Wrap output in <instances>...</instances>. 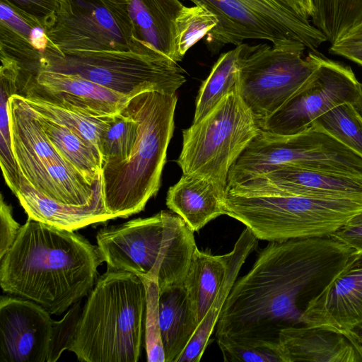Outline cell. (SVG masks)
I'll return each instance as SVG.
<instances>
[{
  "mask_svg": "<svg viewBox=\"0 0 362 362\" xmlns=\"http://www.w3.org/2000/svg\"><path fill=\"white\" fill-rule=\"evenodd\" d=\"M11 146L19 173L37 190L47 167L66 161L46 135L35 112L24 98L12 95L8 101Z\"/></svg>",
  "mask_w": 362,
  "mask_h": 362,
  "instance_id": "cell-18",
  "label": "cell"
},
{
  "mask_svg": "<svg viewBox=\"0 0 362 362\" xmlns=\"http://www.w3.org/2000/svg\"><path fill=\"white\" fill-rule=\"evenodd\" d=\"M215 15L197 5L184 6L175 20V52L177 63L187 51L217 25Z\"/></svg>",
  "mask_w": 362,
  "mask_h": 362,
  "instance_id": "cell-34",
  "label": "cell"
},
{
  "mask_svg": "<svg viewBox=\"0 0 362 362\" xmlns=\"http://www.w3.org/2000/svg\"><path fill=\"white\" fill-rule=\"evenodd\" d=\"M184 6L180 0H129L128 4L138 39L175 62V20Z\"/></svg>",
  "mask_w": 362,
  "mask_h": 362,
  "instance_id": "cell-24",
  "label": "cell"
},
{
  "mask_svg": "<svg viewBox=\"0 0 362 362\" xmlns=\"http://www.w3.org/2000/svg\"><path fill=\"white\" fill-rule=\"evenodd\" d=\"M137 122L127 105L111 118L102 139V168L120 163L129 156L137 136Z\"/></svg>",
  "mask_w": 362,
  "mask_h": 362,
  "instance_id": "cell-31",
  "label": "cell"
},
{
  "mask_svg": "<svg viewBox=\"0 0 362 362\" xmlns=\"http://www.w3.org/2000/svg\"><path fill=\"white\" fill-rule=\"evenodd\" d=\"M312 124L362 156V117L353 104L339 105L317 117Z\"/></svg>",
  "mask_w": 362,
  "mask_h": 362,
  "instance_id": "cell-32",
  "label": "cell"
},
{
  "mask_svg": "<svg viewBox=\"0 0 362 362\" xmlns=\"http://www.w3.org/2000/svg\"><path fill=\"white\" fill-rule=\"evenodd\" d=\"M225 215L261 240L280 242L330 236L362 211V202L300 196H241L226 192Z\"/></svg>",
  "mask_w": 362,
  "mask_h": 362,
  "instance_id": "cell-6",
  "label": "cell"
},
{
  "mask_svg": "<svg viewBox=\"0 0 362 362\" xmlns=\"http://www.w3.org/2000/svg\"><path fill=\"white\" fill-rule=\"evenodd\" d=\"M185 1L209 10L217 18V25L204 39L213 54L245 40H266L278 47L302 43L313 52L327 41L322 32L299 15L287 0Z\"/></svg>",
  "mask_w": 362,
  "mask_h": 362,
  "instance_id": "cell-8",
  "label": "cell"
},
{
  "mask_svg": "<svg viewBox=\"0 0 362 362\" xmlns=\"http://www.w3.org/2000/svg\"><path fill=\"white\" fill-rule=\"evenodd\" d=\"M177 103L176 94L146 91L127 103L138 124L136 141L125 160L101 173L104 206L115 218L141 211L158 192Z\"/></svg>",
  "mask_w": 362,
  "mask_h": 362,
  "instance_id": "cell-4",
  "label": "cell"
},
{
  "mask_svg": "<svg viewBox=\"0 0 362 362\" xmlns=\"http://www.w3.org/2000/svg\"><path fill=\"white\" fill-rule=\"evenodd\" d=\"M21 226L15 221L12 215V207L8 204L1 194L0 199V259L15 242Z\"/></svg>",
  "mask_w": 362,
  "mask_h": 362,
  "instance_id": "cell-38",
  "label": "cell"
},
{
  "mask_svg": "<svg viewBox=\"0 0 362 362\" xmlns=\"http://www.w3.org/2000/svg\"><path fill=\"white\" fill-rule=\"evenodd\" d=\"M313 1V25L322 32L332 45L362 22V0Z\"/></svg>",
  "mask_w": 362,
  "mask_h": 362,
  "instance_id": "cell-29",
  "label": "cell"
},
{
  "mask_svg": "<svg viewBox=\"0 0 362 362\" xmlns=\"http://www.w3.org/2000/svg\"><path fill=\"white\" fill-rule=\"evenodd\" d=\"M291 6L302 17L309 19L314 15L313 0H287Z\"/></svg>",
  "mask_w": 362,
  "mask_h": 362,
  "instance_id": "cell-42",
  "label": "cell"
},
{
  "mask_svg": "<svg viewBox=\"0 0 362 362\" xmlns=\"http://www.w3.org/2000/svg\"><path fill=\"white\" fill-rule=\"evenodd\" d=\"M24 100L37 113L82 136L101 153L102 139L112 117H95L40 100Z\"/></svg>",
  "mask_w": 362,
  "mask_h": 362,
  "instance_id": "cell-30",
  "label": "cell"
},
{
  "mask_svg": "<svg viewBox=\"0 0 362 362\" xmlns=\"http://www.w3.org/2000/svg\"><path fill=\"white\" fill-rule=\"evenodd\" d=\"M247 45L243 42L220 55L200 86L192 123L201 121L228 93L238 88L240 63Z\"/></svg>",
  "mask_w": 362,
  "mask_h": 362,
  "instance_id": "cell-27",
  "label": "cell"
},
{
  "mask_svg": "<svg viewBox=\"0 0 362 362\" xmlns=\"http://www.w3.org/2000/svg\"><path fill=\"white\" fill-rule=\"evenodd\" d=\"M35 113L46 135L57 153L90 184L95 185L101 177L102 173L103 158L100 151L82 136L69 129L36 112Z\"/></svg>",
  "mask_w": 362,
  "mask_h": 362,
  "instance_id": "cell-26",
  "label": "cell"
},
{
  "mask_svg": "<svg viewBox=\"0 0 362 362\" xmlns=\"http://www.w3.org/2000/svg\"><path fill=\"white\" fill-rule=\"evenodd\" d=\"M14 194L29 219L61 229L74 231L90 224L115 218L105 208L103 187L94 202L89 205H67L43 195L20 174L19 189Z\"/></svg>",
  "mask_w": 362,
  "mask_h": 362,
  "instance_id": "cell-20",
  "label": "cell"
},
{
  "mask_svg": "<svg viewBox=\"0 0 362 362\" xmlns=\"http://www.w3.org/2000/svg\"><path fill=\"white\" fill-rule=\"evenodd\" d=\"M146 305L140 277L107 269L90 291L69 351L80 361L137 362L145 347Z\"/></svg>",
  "mask_w": 362,
  "mask_h": 362,
  "instance_id": "cell-3",
  "label": "cell"
},
{
  "mask_svg": "<svg viewBox=\"0 0 362 362\" xmlns=\"http://www.w3.org/2000/svg\"><path fill=\"white\" fill-rule=\"evenodd\" d=\"M362 42V22L349 30L337 42Z\"/></svg>",
  "mask_w": 362,
  "mask_h": 362,
  "instance_id": "cell-43",
  "label": "cell"
},
{
  "mask_svg": "<svg viewBox=\"0 0 362 362\" xmlns=\"http://www.w3.org/2000/svg\"><path fill=\"white\" fill-rule=\"evenodd\" d=\"M304 325L324 326L346 333L362 329V251L354 252L343 269L310 300Z\"/></svg>",
  "mask_w": 362,
  "mask_h": 362,
  "instance_id": "cell-17",
  "label": "cell"
},
{
  "mask_svg": "<svg viewBox=\"0 0 362 362\" xmlns=\"http://www.w3.org/2000/svg\"><path fill=\"white\" fill-rule=\"evenodd\" d=\"M23 11L44 28L56 12L59 0H6Z\"/></svg>",
  "mask_w": 362,
  "mask_h": 362,
  "instance_id": "cell-39",
  "label": "cell"
},
{
  "mask_svg": "<svg viewBox=\"0 0 362 362\" xmlns=\"http://www.w3.org/2000/svg\"><path fill=\"white\" fill-rule=\"evenodd\" d=\"M279 340L287 362H362V340L356 333L300 325L281 329Z\"/></svg>",
  "mask_w": 362,
  "mask_h": 362,
  "instance_id": "cell-19",
  "label": "cell"
},
{
  "mask_svg": "<svg viewBox=\"0 0 362 362\" xmlns=\"http://www.w3.org/2000/svg\"><path fill=\"white\" fill-rule=\"evenodd\" d=\"M241 196H300L362 202V175H349L286 165L227 187Z\"/></svg>",
  "mask_w": 362,
  "mask_h": 362,
  "instance_id": "cell-15",
  "label": "cell"
},
{
  "mask_svg": "<svg viewBox=\"0 0 362 362\" xmlns=\"http://www.w3.org/2000/svg\"><path fill=\"white\" fill-rule=\"evenodd\" d=\"M127 1H129V0H127Z\"/></svg>",
  "mask_w": 362,
  "mask_h": 362,
  "instance_id": "cell-46",
  "label": "cell"
},
{
  "mask_svg": "<svg viewBox=\"0 0 362 362\" xmlns=\"http://www.w3.org/2000/svg\"><path fill=\"white\" fill-rule=\"evenodd\" d=\"M358 334L359 335V337L361 338L362 339V329L358 333Z\"/></svg>",
  "mask_w": 362,
  "mask_h": 362,
  "instance_id": "cell-45",
  "label": "cell"
},
{
  "mask_svg": "<svg viewBox=\"0 0 362 362\" xmlns=\"http://www.w3.org/2000/svg\"><path fill=\"white\" fill-rule=\"evenodd\" d=\"M354 252L330 236L269 242L237 279L215 337L279 340L281 329L304 325L308 305Z\"/></svg>",
  "mask_w": 362,
  "mask_h": 362,
  "instance_id": "cell-1",
  "label": "cell"
},
{
  "mask_svg": "<svg viewBox=\"0 0 362 362\" xmlns=\"http://www.w3.org/2000/svg\"><path fill=\"white\" fill-rule=\"evenodd\" d=\"M0 21L8 25L30 42L33 30L37 25H42L35 19L6 0H0Z\"/></svg>",
  "mask_w": 362,
  "mask_h": 362,
  "instance_id": "cell-37",
  "label": "cell"
},
{
  "mask_svg": "<svg viewBox=\"0 0 362 362\" xmlns=\"http://www.w3.org/2000/svg\"><path fill=\"white\" fill-rule=\"evenodd\" d=\"M238 88L182 131L177 163L183 174L205 177L227 189L230 168L261 129Z\"/></svg>",
  "mask_w": 362,
  "mask_h": 362,
  "instance_id": "cell-9",
  "label": "cell"
},
{
  "mask_svg": "<svg viewBox=\"0 0 362 362\" xmlns=\"http://www.w3.org/2000/svg\"><path fill=\"white\" fill-rule=\"evenodd\" d=\"M0 59V165L6 183L15 194L20 186V173L12 151L8 105L10 98L17 94L18 65L4 55Z\"/></svg>",
  "mask_w": 362,
  "mask_h": 362,
  "instance_id": "cell-28",
  "label": "cell"
},
{
  "mask_svg": "<svg viewBox=\"0 0 362 362\" xmlns=\"http://www.w3.org/2000/svg\"><path fill=\"white\" fill-rule=\"evenodd\" d=\"M54 320L36 303L21 297L0 300V361L47 362Z\"/></svg>",
  "mask_w": 362,
  "mask_h": 362,
  "instance_id": "cell-16",
  "label": "cell"
},
{
  "mask_svg": "<svg viewBox=\"0 0 362 362\" xmlns=\"http://www.w3.org/2000/svg\"><path fill=\"white\" fill-rule=\"evenodd\" d=\"M226 189L197 175L182 174L167 193L168 208L197 232L216 218L225 215Z\"/></svg>",
  "mask_w": 362,
  "mask_h": 362,
  "instance_id": "cell-21",
  "label": "cell"
},
{
  "mask_svg": "<svg viewBox=\"0 0 362 362\" xmlns=\"http://www.w3.org/2000/svg\"><path fill=\"white\" fill-rule=\"evenodd\" d=\"M355 252L362 251V211L354 215L331 235Z\"/></svg>",
  "mask_w": 362,
  "mask_h": 362,
  "instance_id": "cell-40",
  "label": "cell"
},
{
  "mask_svg": "<svg viewBox=\"0 0 362 362\" xmlns=\"http://www.w3.org/2000/svg\"><path fill=\"white\" fill-rule=\"evenodd\" d=\"M103 262L98 245L74 230L28 218L1 259L0 285L61 315L90 293Z\"/></svg>",
  "mask_w": 362,
  "mask_h": 362,
  "instance_id": "cell-2",
  "label": "cell"
},
{
  "mask_svg": "<svg viewBox=\"0 0 362 362\" xmlns=\"http://www.w3.org/2000/svg\"><path fill=\"white\" fill-rule=\"evenodd\" d=\"M194 233L180 216L163 210L102 228L96 240L108 269L156 281L161 291L183 282L197 247Z\"/></svg>",
  "mask_w": 362,
  "mask_h": 362,
  "instance_id": "cell-5",
  "label": "cell"
},
{
  "mask_svg": "<svg viewBox=\"0 0 362 362\" xmlns=\"http://www.w3.org/2000/svg\"><path fill=\"white\" fill-rule=\"evenodd\" d=\"M286 165L362 175V156L311 124L288 136L260 129L230 168L227 187Z\"/></svg>",
  "mask_w": 362,
  "mask_h": 362,
  "instance_id": "cell-10",
  "label": "cell"
},
{
  "mask_svg": "<svg viewBox=\"0 0 362 362\" xmlns=\"http://www.w3.org/2000/svg\"><path fill=\"white\" fill-rule=\"evenodd\" d=\"M258 239L245 227L235 243L232 250L226 253V272L218 293L194 336L176 362H199L215 332L219 315L229 293L238 279L240 269L249 255L258 245Z\"/></svg>",
  "mask_w": 362,
  "mask_h": 362,
  "instance_id": "cell-22",
  "label": "cell"
},
{
  "mask_svg": "<svg viewBox=\"0 0 362 362\" xmlns=\"http://www.w3.org/2000/svg\"><path fill=\"white\" fill-rule=\"evenodd\" d=\"M302 43L278 47L247 44L238 72V90L257 122L281 107L315 73L325 57Z\"/></svg>",
  "mask_w": 362,
  "mask_h": 362,
  "instance_id": "cell-11",
  "label": "cell"
},
{
  "mask_svg": "<svg viewBox=\"0 0 362 362\" xmlns=\"http://www.w3.org/2000/svg\"><path fill=\"white\" fill-rule=\"evenodd\" d=\"M353 105L360 116L362 117V83H361V95L358 100Z\"/></svg>",
  "mask_w": 362,
  "mask_h": 362,
  "instance_id": "cell-44",
  "label": "cell"
},
{
  "mask_svg": "<svg viewBox=\"0 0 362 362\" xmlns=\"http://www.w3.org/2000/svg\"><path fill=\"white\" fill-rule=\"evenodd\" d=\"M226 362H287L279 340L216 338Z\"/></svg>",
  "mask_w": 362,
  "mask_h": 362,
  "instance_id": "cell-33",
  "label": "cell"
},
{
  "mask_svg": "<svg viewBox=\"0 0 362 362\" xmlns=\"http://www.w3.org/2000/svg\"><path fill=\"white\" fill-rule=\"evenodd\" d=\"M361 83L349 66L325 57L311 77L275 112L257 122L258 125L278 135L298 134L333 107L354 104L361 95Z\"/></svg>",
  "mask_w": 362,
  "mask_h": 362,
  "instance_id": "cell-13",
  "label": "cell"
},
{
  "mask_svg": "<svg viewBox=\"0 0 362 362\" xmlns=\"http://www.w3.org/2000/svg\"><path fill=\"white\" fill-rule=\"evenodd\" d=\"M41 69L76 74L130 98L146 91L176 94L186 81L178 63L148 45L72 54L49 47L42 54Z\"/></svg>",
  "mask_w": 362,
  "mask_h": 362,
  "instance_id": "cell-7",
  "label": "cell"
},
{
  "mask_svg": "<svg viewBox=\"0 0 362 362\" xmlns=\"http://www.w3.org/2000/svg\"><path fill=\"white\" fill-rule=\"evenodd\" d=\"M82 312L81 300L75 303L59 321H54L47 362L57 361L62 352L69 350Z\"/></svg>",
  "mask_w": 362,
  "mask_h": 362,
  "instance_id": "cell-36",
  "label": "cell"
},
{
  "mask_svg": "<svg viewBox=\"0 0 362 362\" xmlns=\"http://www.w3.org/2000/svg\"><path fill=\"white\" fill-rule=\"evenodd\" d=\"M16 95L95 117L117 115L130 99L81 76L45 69L32 74L19 69Z\"/></svg>",
  "mask_w": 362,
  "mask_h": 362,
  "instance_id": "cell-14",
  "label": "cell"
},
{
  "mask_svg": "<svg viewBox=\"0 0 362 362\" xmlns=\"http://www.w3.org/2000/svg\"><path fill=\"white\" fill-rule=\"evenodd\" d=\"M226 272V254L214 255L196 248L182 284L198 325L215 300Z\"/></svg>",
  "mask_w": 362,
  "mask_h": 362,
  "instance_id": "cell-25",
  "label": "cell"
},
{
  "mask_svg": "<svg viewBox=\"0 0 362 362\" xmlns=\"http://www.w3.org/2000/svg\"><path fill=\"white\" fill-rule=\"evenodd\" d=\"M329 52L362 66V42H336L329 47Z\"/></svg>",
  "mask_w": 362,
  "mask_h": 362,
  "instance_id": "cell-41",
  "label": "cell"
},
{
  "mask_svg": "<svg viewBox=\"0 0 362 362\" xmlns=\"http://www.w3.org/2000/svg\"><path fill=\"white\" fill-rule=\"evenodd\" d=\"M128 4L127 0H59L45 26L49 46L60 54H72L147 45L136 35Z\"/></svg>",
  "mask_w": 362,
  "mask_h": 362,
  "instance_id": "cell-12",
  "label": "cell"
},
{
  "mask_svg": "<svg viewBox=\"0 0 362 362\" xmlns=\"http://www.w3.org/2000/svg\"><path fill=\"white\" fill-rule=\"evenodd\" d=\"M144 281L147 292L145 325V349L147 361L165 362L159 323V288L156 281Z\"/></svg>",
  "mask_w": 362,
  "mask_h": 362,
  "instance_id": "cell-35",
  "label": "cell"
},
{
  "mask_svg": "<svg viewBox=\"0 0 362 362\" xmlns=\"http://www.w3.org/2000/svg\"><path fill=\"white\" fill-rule=\"evenodd\" d=\"M159 323L165 362H176L198 327L183 284L159 291Z\"/></svg>",
  "mask_w": 362,
  "mask_h": 362,
  "instance_id": "cell-23",
  "label": "cell"
}]
</instances>
